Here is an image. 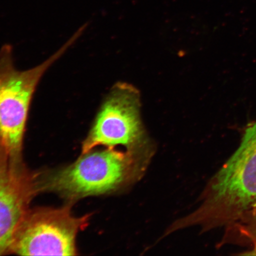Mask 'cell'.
<instances>
[{
	"label": "cell",
	"mask_w": 256,
	"mask_h": 256,
	"mask_svg": "<svg viewBox=\"0 0 256 256\" xmlns=\"http://www.w3.org/2000/svg\"><path fill=\"white\" fill-rule=\"evenodd\" d=\"M200 200L194 212L176 220L178 229L225 228L256 203V120L243 128L238 148L210 179Z\"/></svg>",
	"instance_id": "cell-1"
},
{
	"label": "cell",
	"mask_w": 256,
	"mask_h": 256,
	"mask_svg": "<svg viewBox=\"0 0 256 256\" xmlns=\"http://www.w3.org/2000/svg\"><path fill=\"white\" fill-rule=\"evenodd\" d=\"M154 148L103 151L82 154L68 167L54 172L39 185L69 200L115 193L139 180L153 156Z\"/></svg>",
	"instance_id": "cell-2"
},
{
	"label": "cell",
	"mask_w": 256,
	"mask_h": 256,
	"mask_svg": "<svg viewBox=\"0 0 256 256\" xmlns=\"http://www.w3.org/2000/svg\"><path fill=\"white\" fill-rule=\"evenodd\" d=\"M84 30V28H80L54 56L26 71L16 69L10 46L2 48L0 52V145L10 159L20 161L28 110L40 80Z\"/></svg>",
	"instance_id": "cell-3"
},
{
	"label": "cell",
	"mask_w": 256,
	"mask_h": 256,
	"mask_svg": "<svg viewBox=\"0 0 256 256\" xmlns=\"http://www.w3.org/2000/svg\"><path fill=\"white\" fill-rule=\"evenodd\" d=\"M140 94L126 82H118L101 106L94 126L82 145V154L98 146L126 150L153 147L147 136L140 114Z\"/></svg>",
	"instance_id": "cell-4"
},
{
	"label": "cell",
	"mask_w": 256,
	"mask_h": 256,
	"mask_svg": "<svg viewBox=\"0 0 256 256\" xmlns=\"http://www.w3.org/2000/svg\"><path fill=\"white\" fill-rule=\"evenodd\" d=\"M88 219V216H73L68 207L28 211L10 252L21 256H76V236L87 226Z\"/></svg>",
	"instance_id": "cell-5"
},
{
	"label": "cell",
	"mask_w": 256,
	"mask_h": 256,
	"mask_svg": "<svg viewBox=\"0 0 256 256\" xmlns=\"http://www.w3.org/2000/svg\"><path fill=\"white\" fill-rule=\"evenodd\" d=\"M0 162V255L10 252L16 234L40 190L34 177L6 155Z\"/></svg>",
	"instance_id": "cell-6"
},
{
	"label": "cell",
	"mask_w": 256,
	"mask_h": 256,
	"mask_svg": "<svg viewBox=\"0 0 256 256\" xmlns=\"http://www.w3.org/2000/svg\"><path fill=\"white\" fill-rule=\"evenodd\" d=\"M256 243V203L234 222L225 227L218 248L234 245L250 248Z\"/></svg>",
	"instance_id": "cell-7"
},
{
	"label": "cell",
	"mask_w": 256,
	"mask_h": 256,
	"mask_svg": "<svg viewBox=\"0 0 256 256\" xmlns=\"http://www.w3.org/2000/svg\"><path fill=\"white\" fill-rule=\"evenodd\" d=\"M238 255L241 256H256V243L254 245L250 246L248 250L244 251V252H241V254H238Z\"/></svg>",
	"instance_id": "cell-8"
}]
</instances>
